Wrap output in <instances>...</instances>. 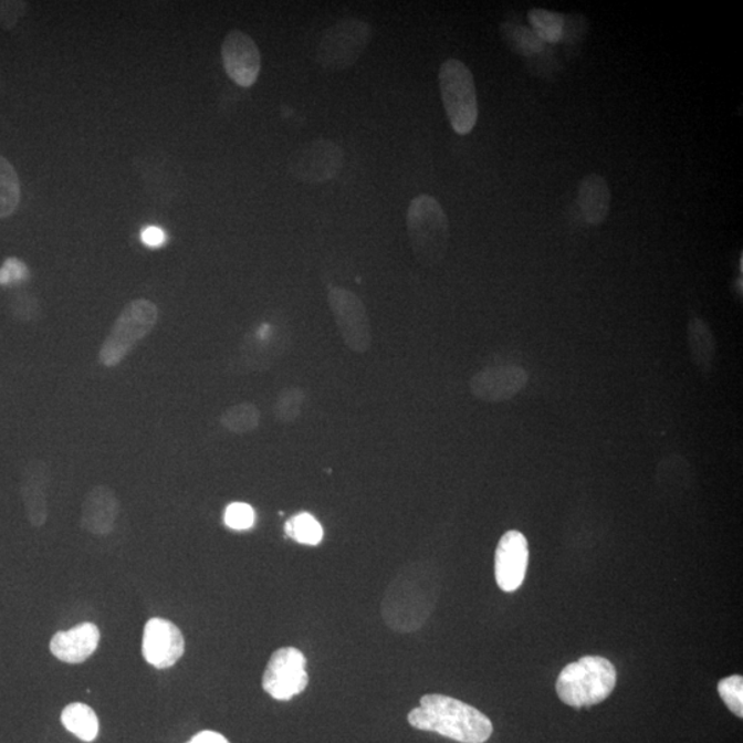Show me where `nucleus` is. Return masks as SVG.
Instances as JSON below:
<instances>
[{"label":"nucleus","mask_w":743,"mask_h":743,"mask_svg":"<svg viewBox=\"0 0 743 743\" xmlns=\"http://www.w3.org/2000/svg\"><path fill=\"white\" fill-rule=\"evenodd\" d=\"M119 512L121 503L116 493L108 486H95L83 501L82 526L95 536H105L114 531Z\"/></svg>","instance_id":"4468645a"},{"label":"nucleus","mask_w":743,"mask_h":743,"mask_svg":"<svg viewBox=\"0 0 743 743\" xmlns=\"http://www.w3.org/2000/svg\"><path fill=\"white\" fill-rule=\"evenodd\" d=\"M285 533L286 536L294 538L296 543L312 545V547L323 542L324 537L323 526L307 512H301V514L291 517L285 523Z\"/></svg>","instance_id":"393cba45"},{"label":"nucleus","mask_w":743,"mask_h":743,"mask_svg":"<svg viewBox=\"0 0 743 743\" xmlns=\"http://www.w3.org/2000/svg\"><path fill=\"white\" fill-rule=\"evenodd\" d=\"M100 643V630L94 624H81L77 627L53 636L50 650L62 662L81 663L94 655Z\"/></svg>","instance_id":"dca6fc26"},{"label":"nucleus","mask_w":743,"mask_h":743,"mask_svg":"<svg viewBox=\"0 0 743 743\" xmlns=\"http://www.w3.org/2000/svg\"><path fill=\"white\" fill-rule=\"evenodd\" d=\"M617 684V669L604 657H583L562 669L556 681L561 701L573 708L598 705L611 695Z\"/></svg>","instance_id":"f03ea898"},{"label":"nucleus","mask_w":743,"mask_h":743,"mask_svg":"<svg viewBox=\"0 0 743 743\" xmlns=\"http://www.w3.org/2000/svg\"><path fill=\"white\" fill-rule=\"evenodd\" d=\"M30 278V270L20 259L8 258L0 268V285L21 283Z\"/></svg>","instance_id":"cd10ccee"},{"label":"nucleus","mask_w":743,"mask_h":743,"mask_svg":"<svg viewBox=\"0 0 743 743\" xmlns=\"http://www.w3.org/2000/svg\"><path fill=\"white\" fill-rule=\"evenodd\" d=\"M588 27V20L584 15L565 17L562 42L567 44L582 42L585 35H587Z\"/></svg>","instance_id":"c85d7f7f"},{"label":"nucleus","mask_w":743,"mask_h":743,"mask_svg":"<svg viewBox=\"0 0 743 743\" xmlns=\"http://www.w3.org/2000/svg\"><path fill=\"white\" fill-rule=\"evenodd\" d=\"M410 245L425 266H437L447 257L449 221L437 199L420 195L410 201L407 213Z\"/></svg>","instance_id":"7ed1b4c3"},{"label":"nucleus","mask_w":743,"mask_h":743,"mask_svg":"<svg viewBox=\"0 0 743 743\" xmlns=\"http://www.w3.org/2000/svg\"><path fill=\"white\" fill-rule=\"evenodd\" d=\"M50 470L42 460H33L22 471L21 493L31 525L42 527L48 521Z\"/></svg>","instance_id":"2eb2a0df"},{"label":"nucleus","mask_w":743,"mask_h":743,"mask_svg":"<svg viewBox=\"0 0 743 743\" xmlns=\"http://www.w3.org/2000/svg\"><path fill=\"white\" fill-rule=\"evenodd\" d=\"M438 81L450 126L460 135L470 134L478 121V100L469 66L459 60H447L439 67Z\"/></svg>","instance_id":"39448f33"},{"label":"nucleus","mask_w":743,"mask_h":743,"mask_svg":"<svg viewBox=\"0 0 743 743\" xmlns=\"http://www.w3.org/2000/svg\"><path fill=\"white\" fill-rule=\"evenodd\" d=\"M222 62L228 76L240 87H252L261 72V52L248 33L232 30L221 49Z\"/></svg>","instance_id":"9b49d317"},{"label":"nucleus","mask_w":743,"mask_h":743,"mask_svg":"<svg viewBox=\"0 0 743 743\" xmlns=\"http://www.w3.org/2000/svg\"><path fill=\"white\" fill-rule=\"evenodd\" d=\"M529 22L545 44L562 42L565 15L545 9H533L529 11Z\"/></svg>","instance_id":"5701e85b"},{"label":"nucleus","mask_w":743,"mask_h":743,"mask_svg":"<svg viewBox=\"0 0 743 743\" xmlns=\"http://www.w3.org/2000/svg\"><path fill=\"white\" fill-rule=\"evenodd\" d=\"M255 522V511L245 503L230 504L224 511V523L233 531H247Z\"/></svg>","instance_id":"bb28decb"},{"label":"nucleus","mask_w":743,"mask_h":743,"mask_svg":"<svg viewBox=\"0 0 743 743\" xmlns=\"http://www.w3.org/2000/svg\"><path fill=\"white\" fill-rule=\"evenodd\" d=\"M308 684L307 660L295 647H283L270 657L262 679L263 690L274 700L290 701Z\"/></svg>","instance_id":"6e6552de"},{"label":"nucleus","mask_w":743,"mask_h":743,"mask_svg":"<svg viewBox=\"0 0 743 743\" xmlns=\"http://www.w3.org/2000/svg\"><path fill=\"white\" fill-rule=\"evenodd\" d=\"M221 425L230 432L243 436L258 429L261 425V412L251 402L233 405L222 414Z\"/></svg>","instance_id":"4be33fe9"},{"label":"nucleus","mask_w":743,"mask_h":743,"mask_svg":"<svg viewBox=\"0 0 743 743\" xmlns=\"http://www.w3.org/2000/svg\"><path fill=\"white\" fill-rule=\"evenodd\" d=\"M167 236L165 230L157 227H148L140 232V241L146 247L157 248L166 243Z\"/></svg>","instance_id":"7c9ffc66"},{"label":"nucleus","mask_w":743,"mask_h":743,"mask_svg":"<svg viewBox=\"0 0 743 743\" xmlns=\"http://www.w3.org/2000/svg\"><path fill=\"white\" fill-rule=\"evenodd\" d=\"M306 393L301 387H286L281 390L275 399L274 415L275 419L283 425L295 423L301 418L303 408H305Z\"/></svg>","instance_id":"b1692460"},{"label":"nucleus","mask_w":743,"mask_h":743,"mask_svg":"<svg viewBox=\"0 0 743 743\" xmlns=\"http://www.w3.org/2000/svg\"><path fill=\"white\" fill-rule=\"evenodd\" d=\"M21 200V186L15 168L0 155V219L10 218Z\"/></svg>","instance_id":"412c9836"},{"label":"nucleus","mask_w":743,"mask_h":743,"mask_svg":"<svg viewBox=\"0 0 743 743\" xmlns=\"http://www.w3.org/2000/svg\"><path fill=\"white\" fill-rule=\"evenodd\" d=\"M529 374L520 365H500L478 372L470 380L472 396L488 404L510 401L526 387Z\"/></svg>","instance_id":"9d476101"},{"label":"nucleus","mask_w":743,"mask_h":743,"mask_svg":"<svg viewBox=\"0 0 743 743\" xmlns=\"http://www.w3.org/2000/svg\"><path fill=\"white\" fill-rule=\"evenodd\" d=\"M185 652L181 630L168 619L151 618L145 625L143 655L149 666L171 668Z\"/></svg>","instance_id":"ddd939ff"},{"label":"nucleus","mask_w":743,"mask_h":743,"mask_svg":"<svg viewBox=\"0 0 743 743\" xmlns=\"http://www.w3.org/2000/svg\"><path fill=\"white\" fill-rule=\"evenodd\" d=\"M64 728L79 740L92 742L97 739L100 724L97 714L84 703H71L61 714Z\"/></svg>","instance_id":"6ab92c4d"},{"label":"nucleus","mask_w":743,"mask_h":743,"mask_svg":"<svg viewBox=\"0 0 743 743\" xmlns=\"http://www.w3.org/2000/svg\"><path fill=\"white\" fill-rule=\"evenodd\" d=\"M27 9L28 4L20 2V0H17V2H9V0L0 2V28H3L6 31L14 28L19 24L22 17L25 15Z\"/></svg>","instance_id":"c756f323"},{"label":"nucleus","mask_w":743,"mask_h":743,"mask_svg":"<svg viewBox=\"0 0 743 743\" xmlns=\"http://www.w3.org/2000/svg\"><path fill=\"white\" fill-rule=\"evenodd\" d=\"M343 154L332 140H313L292 155L290 172L297 181L323 184L339 172Z\"/></svg>","instance_id":"1a4fd4ad"},{"label":"nucleus","mask_w":743,"mask_h":743,"mask_svg":"<svg viewBox=\"0 0 743 743\" xmlns=\"http://www.w3.org/2000/svg\"><path fill=\"white\" fill-rule=\"evenodd\" d=\"M692 363L702 375L712 374L718 356V343L711 326L700 317H692L687 324Z\"/></svg>","instance_id":"a211bd4d"},{"label":"nucleus","mask_w":743,"mask_h":743,"mask_svg":"<svg viewBox=\"0 0 743 743\" xmlns=\"http://www.w3.org/2000/svg\"><path fill=\"white\" fill-rule=\"evenodd\" d=\"M372 38L368 22L343 19L324 32L318 44L317 60L324 70L345 71L362 57Z\"/></svg>","instance_id":"423d86ee"},{"label":"nucleus","mask_w":743,"mask_h":743,"mask_svg":"<svg viewBox=\"0 0 743 743\" xmlns=\"http://www.w3.org/2000/svg\"><path fill=\"white\" fill-rule=\"evenodd\" d=\"M332 315L348 350L357 354L372 347L370 320L364 302L354 292L335 286L328 292Z\"/></svg>","instance_id":"0eeeda50"},{"label":"nucleus","mask_w":743,"mask_h":743,"mask_svg":"<svg viewBox=\"0 0 743 743\" xmlns=\"http://www.w3.org/2000/svg\"><path fill=\"white\" fill-rule=\"evenodd\" d=\"M501 35L512 52L527 59L543 53L547 46L532 28L517 27L511 22L501 25Z\"/></svg>","instance_id":"aec40b11"},{"label":"nucleus","mask_w":743,"mask_h":743,"mask_svg":"<svg viewBox=\"0 0 743 743\" xmlns=\"http://www.w3.org/2000/svg\"><path fill=\"white\" fill-rule=\"evenodd\" d=\"M188 743H229L223 735L216 733V731H202V733L197 734Z\"/></svg>","instance_id":"2f4dec72"},{"label":"nucleus","mask_w":743,"mask_h":743,"mask_svg":"<svg viewBox=\"0 0 743 743\" xmlns=\"http://www.w3.org/2000/svg\"><path fill=\"white\" fill-rule=\"evenodd\" d=\"M611 193L609 185L598 174L585 177L578 186L577 202L585 222L598 227L610 212Z\"/></svg>","instance_id":"f3484780"},{"label":"nucleus","mask_w":743,"mask_h":743,"mask_svg":"<svg viewBox=\"0 0 743 743\" xmlns=\"http://www.w3.org/2000/svg\"><path fill=\"white\" fill-rule=\"evenodd\" d=\"M416 730L431 731L461 743H485L493 734L491 719L474 707L442 694L425 695L408 714Z\"/></svg>","instance_id":"f257e3e1"},{"label":"nucleus","mask_w":743,"mask_h":743,"mask_svg":"<svg viewBox=\"0 0 743 743\" xmlns=\"http://www.w3.org/2000/svg\"><path fill=\"white\" fill-rule=\"evenodd\" d=\"M157 321L159 308L154 302L135 300L127 303L100 348V364L106 368L117 367L154 331Z\"/></svg>","instance_id":"20e7f679"},{"label":"nucleus","mask_w":743,"mask_h":743,"mask_svg":"<svg viewBox=\"0 0 743 743\" xmlns=\"http://www.w3.org/2000/svg\"><path fill=\"white\" fill-rule=\"evenodd\" d=\"M529 544L521 532L510 531L500 538L494 556V576L501 590L515 593L525 582Z\"/></svg>","instance_id":"f8f14e48"},{"label":"nucleus","mask_w":743,"mask_h":743,"mask_svg":"<svg viewBox=\"0 0 743 743\" xmlns=\"http://www.w3.org/2000/svg\"><path fill=\"white\" fill-rule=\"evenodd\" d=\"M719 695L735 716L743 718V678L741 674L720 680Z\"/></svg>","instance_id":"a878e982"}]
</instances>
